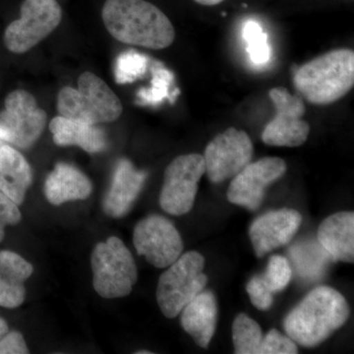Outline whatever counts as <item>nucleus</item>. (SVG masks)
I'll use <instances>...</instances> for the list:
<instances>
[{"label": "nucleus", "instance_id": "f257e3e1", "mask_svg": "<svg viewBox=\"0 0 354 354\" xmlns=\"http://www.w3.org/2000/svg\"><path fill=\"white\" fill-rule=\"evenodd\" d=\"M102 17L109 34L123 44L162 50L176 38L171 20L146 0H106Z\"/></svg>", "mask_w": 354, "mask_h": 354}, {"label": "nucleus", "instance_id": "f03ea898", "mask_svg": "<svg viewBox=\"0 0 354 354\" xmlns=\"http://www.w3.org/2000/svg\"><path fill=\"white\" fill-rule=\"evenodd\" d=\"M346 298L330 286L310 291L283 321L286 335L304 348H316L348 321Z\"/></svg>", "mask_w": 354, "mask_h": 354}, {"label": "nucleus", "instance_id": "7ed1b4c3", "mask_svg": "<svg viewBox=\"0 0 354 354\" xmlns=\"http://www.w3.org/2000/svg\"><path fill=\"white\" fill-rule=\"evenodd\" d=\"M293 83L297 92L313 104H330L348 94L354 85V53L330 50L297 69Z\"/></svg>", "mask_w": 354, "mask_h": 354}, {"label": "nucleus", "instance_id": "20e7f679", "mask_svg": "<svg viewBox=\"0 0 354 354\" xmlns=\"http://www.w3.org/2000/svg\"><path fill=\"white\" fill-rule=\"evenodd\" d=\"M60 115L97 125L118 120L122 104L108 84L92 72L79 77L78 88L65 87L57 97Z\"/></svg>", "mask_w": 354, "mask_h": 354}, {"label": "nucleus", "instance_id": "39448f33", "mask_svg": "<svg viewBox=\"0 0 354 354\" xmlns=\"http://www.w3.org/2000/svg\"><path fill=\"white\" fill-rule=\"evenodd\" d=\"M93 285L106 299L127 297L138 279L137 266L129 249L118 237L97 244L91 256Z\"/></svg>", "mask_w": 354, "mask_h": 354}, {"label": "nucleus", "instance_id": "423d86ee", "mask_svg": "<svg viewBox=\"0 0 354 354\" xmlns=\"http://www.w3.org/2000/svg\"><path fill=\"white\" fill-rule=\"evenodd\" d=\"M204 267L201 254L189 251L180 255L162 272L158 279L157 301L167 318H176L204 290L208 283V277L203 272Z\"/></svg>", "mask_w": 354, "mask_h": 354}, {"label": "nucleus", "instance_id": "0eeeda50", "mask_svg": "<svg viewBox=\"0 0 354 354\" xmlns=\"http://www.w3.org/2000/svg\"><path fill=\"white\" fill-rule=\"evenodd\" d=\"M62 18V7L57 0H25L20 19L6 28L4 44L11 53H24L55 31Z\"/></svg>", "mask_w": 354, "mask_h": 354}, {"label": "nucleus", "instance_id": "6e6552de", "mask_svg": "<svg viewBox=\"0 0 354 354\" xmlns=\"http://www.w3.org/2000/svg\"><path fill=\"white\" fill-rule=\"evenodd\" d=\"M46 123V113L36 99L24 90L7 95L6 109L0 111V138L21 149L30 148L39 138Z\"/></svg>", "mask_w": 354, "mask_h": 354}, {"label": "nucleus", "instance_id": "1a4fd4ad", "mask_svg": "<svg viewBox=\"0 0 354 354\" xmlns=\"http://www.w3.org/2000/svg\"><path fill=\"white\" fill-rule=\"evenodd\" d=\"M205 174V160L199 153L179 156L165 171L160 195L162 209L172 216L189 213L194 206L198 184Z\"/></svg>", "mask_w": 354, "mask_h": 354}, {"label": "nucleus", "instance_id": "9d476101", "mask_svg": "<svg viewBox=\"0 0 354 354\" xmlns=\"http://www.w3.org/2000/svg\"><path fill=\"white\" fill-rule=\"evenodd\" d=\"M270 97L276 108V115L262 133V140L269 146L299 147L308 138L310 127L304 120L305 104L301 97L291 95L286 88H274Z\"/></svg>", "mask_w": 354, "mask_h": 354}, {"label": "nucleus", "instance_id": "9b49d317", "mask_svg": "<svg viewBox=\"0 0 354 354\" xmlns=\"http://www.w3.org/2000/svg\"><path fill=\"white\" fill-rule=\"evenodd\" d=\"M253 152L252 141L245 131L228 128L206 147L205 174L214 183L234 178L251 162Z\"/></svg>", "mask_w": 354, "mask_h": 354}, {"label": "nucleus", "instance_id": "f8f14e48", "mask_svg": "<svg viewBox=\"0 0 354 354\" xmlns=\"http://www.w3.org/2000/svg\"><path fill=\"white\" fill-rule=\"evenodd\" d=\"M133 243L139 255L158 269L176 262L183 251V241L176 227L162 216L140 221L134 228Z\"/></svg>", "mask_w": 354, "mask_h": 354}, {"label": "nucleus", "instance_id": "ddd939ff", "mask_svg": "<svg viewBox=\"0 0 354 354\" xmlns=\"http://www.w3.org/2000/svg\"><path fill=\"white\" fill-rule=\"evenodd\" d=\"M286 171V162L281 158H264L252 164L249 162L232 179L227 190L228 201L256 211L264 200L266 188Z\"/></svg>", "mask_w": 354, "mask_h": 354}, {"label": "nucleus", "instance_id": "4468645a", "mask_svg": "<svg viewBox=\"0 0 354 354\" xmlns=\"http://www.w3.org/2000/svg\"><path fill=\"white\" fill-rule=\"evenodd\" d=\"M302 216L295 209L269 212L253 221L249 236L256 255L261 258L279 247L286 245L297 234Z\"/></svg>", "mask_w": 354, "mask_h": 354}, {"label": "nucleus", "instance_id": "2eb2a0df", "mask_svg": "<svg viewBox=\"0 0 354 354\" xmlns=\"http://www.w3.org/2000/svg\"><path fill=\"white\" fill-rule=\"evenodd\" d=\"M147 176L146 171L135 169L130 160H118L111 187L102 202L104 213L115 218L127 215L138 198Z\"/></svg>", "mask_w": 354, "mask_h": 354}, {"label": "nucleus", "instance_id": "dca6fc26", "mask_svg": "<svg viewBox=\"0 0 354 354\" xmlns=\"http://www.w3.org/2000/svg\"><path fill=\"white\" fill-rule=\"evenodd\" d=\"M181 313V326L195 342L208 348L215 335L218 321V305L211 291H201L186 305Z\"/></svg>", "mask_w": 354, "mask_h": 354}, {"label": "nucleus", "instance_id": "f3484780", "mask_svg": "<svg viewBox=\"0 0 354 354\" xmlns=\"http://www.w3.org/2000/svg\"><path fill=\"white\" fill-rule=\"evenodd\" d=\"M318 241L333 261L353 263V212H339L325 218L319 227Z\"/></svg>", "mask_w": 354, "mask_h": 354}, {"label": "nucleus", "instance_id": "a211bd4d", "mask_svg": "<svg viewBox=\"0 0 354 354\" xmlns=\"http://www.w3.org/2000/svg\"><path fill=\"white\" fill-rule=\"evenodd\" d=\"M90 179L73 165L59 162L46 177L44 195L51 205L85 200L92 193Z\"/></svg>", "mask_w": 354, "mask_h": 354}, {"label": "nucleus", "instance_id": "6ab92c4d", "mask_svg": "<svg viewBox=\"0 0 354 354\" xmlns=\"http://www.w3.org/2000/svg\"><path fill=\"white\" fill-rule=\"evenodd\" d=\"M50 130L58 146H78L90 153L102 152L108 147L106 133L84 121L59 115L50 121Z\"/></svg>", "mask_w": 354, "mask_h": 354}, {"label": "nucleus", "instance_id": "aec40b11", "mask_svg": "<svg viewBox=\"0 0 354 354\" xmlns=\"http://www.w3.org/2000/svg\"><path fill=\"white\" fill-rule=\"evenodd\" d=\"M32 180L31 167L22 153L6 144L0 147V191L21 205Z\"/></svg>", "mask_w": 354, "mask_h": 354}, {"label": "nucleus", "instance_id": "412c9836", "mask_svg": "<svg viewBox=\"0 0 354 354\" xmlns=\"http://www.w3.org/2000/svg\"><path fill=\"white\" fill-rule=\"evenodd\" d=\"M291 260L298 274L304 279H319L325 272L330 256L320 243L302 242L291 247Z\"/></svg>", "mask_w": 354, "mask_h": 354}, {"label": "nucleus", "instance_id": "4be33fe9", "mask_svg": "<svg viewBox=\"0 0 354 354\" xmlns=\"http://www.w3.org/2000/svg\"><path fill=\"white\" fill-rule=\"evenodd\" d=\"M263 341L259 324L246 314H239L232 324V342L236 354H258Z\"/></svg>", "mask_w": 354, "mask_h": 354}, {"label": "nucleus", "instance_id": "5701e85b", "mask_svg": "<svg viewBox=\"0 0 354 354\" xmlns=\"http://www.w3.org/2000/svg\"><path fill=\"white\" fill-rule=\"evenodd\" d=\"M172 72L165 68L164 65L156 64L153 66L152 86L142 88L137 93V99L142 106H157L165 99L174 101L176 95L169 94V88L174 83Z\"/></svg>", "mask_w": 354, "mask_h": 354}, {"label": "nucleus", "instance_id": "b1692460", "mask_svg": "<svg viewBox=\"0 0 354 354\" xmlns=\"http://www.w3.org/2000/svg\"><path fill=\"white\" fill-rule=\"evenodd\" d=\"M242 37L246 44L247 53L254 64H267L271 58L268 37L259 23L256 21H247L242 29Z\"/></svg>", "mask_w": 354, "mask_h": 354}, {"label": "nucleus", "instance_id": "393cba45", "mask_svg": "<svg viewBox=\"0 0 354 354\" xmlns=\"http://www.w3.org/2000/svg\"><path fill=\"white\" fill-rule=\"evenodd\" d=\"M148 64L149 58L137 51L129 50L121 53L114 66L116 83L134 82L146 73Z\"/></svg>", "mask_w": 354, "mask_h": 354}, {"label": "nucleus", "instance_id": "a878e982", "mask_svg": "<svg viewBox=\"0 0 354 354\" xmlns=\"http://www.w3.org/2000/svg\"><path fill=\"white\" fill-rule=\"evenodd\" d=\"M292 277V270L288 259L283 256L274 255L270 258L267 269L262 278L269 290L279 292L285 290Z\"/></svg>", "mask_w": 354, "mask_h": 354}, {"label": "nucleus", "instance_id": "bb28decb", "mask_svg": "<svg viewBox=\"0 0 354 354\" xmlns=\"http://www.w3.org/2000/svg\"><path fill=\"white\" fill-rule=\"evenodd\" d=\"M34 272V268L19 254L12 251H0V274L7 279L24 283Z\"/></svg>", "mask_w": 354, "mask_h": 354}, {"label": "nucleus", "instance_id": "cd10ccee", "mask_svg": "<svg viewBox=\"0 0 354 354\" xmlns=\"http://www.w3.org/2000/svg\"><path fill=\"white\" fill-rule=\"evenodd\" d=\"M298 353L297 342L286 337L278 330L272 329L263 337L258 354H295Z\"/></svg>", "mask_w": 354, "mask_h": 354}, {"label": "nucleus", "instance_id": "c85d7f7f", "mask_svg": "<svg viewBox=\"0 0 354 354\" xmlns=\"http://www.w3.org/2000/svg\"><path fill=\"white\" fill-rule=\"evenodd\" d=\"M24 283L7 279L0 274V306L14 309L25 301Z\"/></svg>", "mask_w": 354, "mask_h": 354}, {"label": "nucleus", "instance_id": "c756f323", "mask_svg": "<svg viewBox=\"0 0 354 354\" xmlns=\"http://www.w3.org/2000/svg\"><path fill=\"white\" fill-rule=\"evenodd\" d=\"M246 290L251 302L256 308L266 311L271 308L274 297L272 292L266 285L262 276L253 277L246 286Z\"/></svg>", "mask_w": 354, "mask_h": 354}, {"label": "nucleus", "instance_id": "7c9ffc66", "mask_svg": "<svg viewBox=\"0 0 354 354\" xmlns=\"http://www.w3.org/2000/svg\"><path fill=\"white\" fill-rule=\"evenodd\" d=\"M29 348L19 332L8 333L0 337V354H27Z\"/></svg>", "mask_w": 354, "mask_h": 354}, {"label": "nucleus", "instance_id": "2f4dec72", "mask_svg": "<svg viewBox=\"0 0 354 354\" xmlns=\"http://www.w3.org/2000/svg\"><path fill=\"white\" fill-rule=\"evenodd\" d=\"M19 205L0 191V223L6 225H15L20 223L22 215Z\"/></svg>", "mask_w": 354, "mask_h": 354}, {"label": "nucleus", "instance_id": "473e14b6", "mask_svg": "<svg viewBox=\"0 0 354 354\" xmlns=\"http://www.w3.org/2000/svg\"><path fill=\"white\" fill-rule=\"evenodd\" d=\"M194 1L204 6H215L225 1V0H194Z\"/></svg>", "mask_w": 354, "mask_h": 354}, {"label": "nucleus", "instance_id": "72a5a7b5", "mask_svg": "<svg viewBox=\"0 0 354 354\" xmlns=\"http://www.w3.org/2000/svg\"><path fill=\"white\" fill-rule=\"evenodd\" d=\"M7 332H8V325L3 319L0 318V337L6 335Z\"/></svg>", "mask_w": 354, "mask_h": 354}, {"label": "nucleus", "instance_id": "f704fd0d", "mask_svg": "<svg viewBox=\"0 0 354 354\" xmlns=\"http://www.w3.org/2000/svg\"><path fill=\"white\" fill-rule=\"evenodd\" d=\"M4 239V225L0 223V242L3 241Z\"/></svg>", "mask_w": 354, "mask_h": 354}, {"label": "nucleus", "instance_id": "c9c22d12", "mask_svg": "<svg viewBox=\"0 0 354 354\" xmlns=\"http://www.w3.org/2000/svg\"><path fill=\"white\" fill-rule=\"evenodd\" d=\"M137 354H151L152 353H151V351H137L136 353Z\"/></svg>", "mask_w": 354, "mask_h": 354}, {"label": "nucleus", "instance_id": "e433bc0d", "mask_svg": "<svg viewBox=\"0 0 354 354\" xmlns=\"http://www.w3.org/2000/svg\"><path fill=\"white\" fill-rule=\"evenodd\" d=\"M4 144H6V142H4L3 140L0 138V147L3 146Z\"/></svg>", "mask_w": 354, "mask_h": 354}]
</instances>
